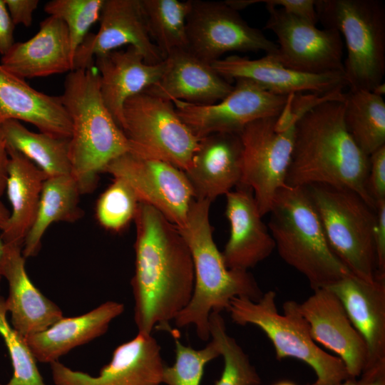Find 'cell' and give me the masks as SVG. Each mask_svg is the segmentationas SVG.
I'll return each instance as SVG.
<instances>
[{
  "label": "cell",
  "instance_id": "obj_23",
  "mask_svg": "<svg viewBox=\"0 0 385 385\" xmlns=\"http://www.w3.org/2000/svg\"><path fill=\"white\" fill-rule=\"evenodd\" d=\"M1 65L25 80L73 71V54L64 21L49 16L29 40L14 43L2 56Z\"/></svg>",
  "mask_w": 385,
  "mask_h": 385
},
{
  "label": "cell",
  "instance_id": "obj_33",
  "mask_svg": "<svg viewBox=\"0 0 385 385\" xmlns=\"http://www.w3.org/2000/svg\"><path fill=\"white\" fill-rule=\"evenodd\" d=\"M209 330L210 336L217 343L224 359L223 371L214 385H260V375L241 346L227 333L220 313H210Z\"/></svg>",
  "mask_w": 385,
  "mask_h": 385
},
{
  "label": "cell",
  "instance_id": "obj_30",
  "mask_svg": "<svg viewBox=\"0 0 385 385\" xmlns=\"http://www.w3.org/2000/svg\"><path fill=\"white\" fill-rule=\"evenodd\" d=\"M6 145L34 163L47 178L71 175L70 138L28 130L20 121L1 123Z\"/></svg>",
  "mask_w": 385,
  "mask_h": 385
},
{
  "label": "cell",
  "instance_id": "obj_41",
  "mask_svg": "<svg viewBox=\"0 0 385 385\" xmlns=\"http://www.w3.org/2000/svg\"><path fill=\"white\" fill-rule=\"evenodd\" d=\"M4 2L15 26L19 24L27 27L31 26L38 0H4Z\"/></svg>",
  "mask_w": 385,
  "mask_h": 385
},
{
  "label": "cell",
  "instance_id": "obj_34",
  "mask_svg": "<svg viewBox=\"0 0 385 385\" xmlns=\"http://www.w3.org/2000/svg\"><path fill=\"white\" fill-rule=\"evenodd\" d=\"M7 313L5 298L0 295V335L8 349L13 369L9 381L0 385H46L28 344L9 324Z\"/></svg>",
  "mask_w": 385,
  "mask_h": 385
},
{
  "label": "cell",
  "instance_id": "obj_18",
  "mask_svg": "<svg viewBox=\"0 0 385 385\" xmlns=\"http://www.w3.org/2000/svg\"><path fill=\"white\" fill-rule=\"evenodd\" d=\"M299 309L313 340L337 354L350 377L359 379L366 364V346L339 297L327 287L317 289Z\"/></svg>",
  "mask_w": 385,
  "mask_h": 385
},
{
  "label": "cell",
  "instance_id": "obj_20",
  "mask_svg": "<svg viewBox=\"0 0 385 385\" xmlns=\"http://www.w3.org/2000/svg\"><path fill=\"white\" fill-rule=\"evenodd\" d=\"M230 237L222 252L227 268L247 270L267 259L274 240L262 220L252 190L239 184L225 195Z\"/></svg>",
  "mask_w": 385,
  "mask_h": 385
},
{
  "label": "cell",
  "instance_id": "obj_35",
  "mask_svg": "<svg viewBox=\"0 0 385 385\" xmlns=\"http://www.w3.org/2000/svg\"><path fill=\"white\" fill-rule=\"evenodd\" d=\"M173 336L175 361L172 366H165L162 383L166 385H200L205 365L220 356L217 343L212 339L205 348L196 350L180 342L175 333Z\"/></svg>",
  "mask_w": 385,
  "mask_h": 385
},
{
  "label": "cell",
  "instance_id": "obj_43",
  "mask_svg": "<svg viewBox=\"0 0 385 385\" xmlns=\"http://www.w3.org/2000/svg\"><path fill=\"white\" fill-rule=\"evenodd\" d=\"M9 154L0 123V197L6 190L8 177Z\"/></svg>",
  "mask_w": 385,
  "mask_h": 385
},
{
  "label": "cell",
  "instance_id": "obj_14",
  "mask_svg": "<svg viewBox=\"0 0 385 385\" xmlns=\"http://www.w3.org/2000/svg\"><path fill=\"white\" fill-rule=\"evenodd\" d=\"M103 173L124 180L140 202L155 208L177 227L185 224L195 198L183 170L168 162L128 152L110 162Z\"/></svg>",
  "mask_w": 385,
  "mask_h": 385
},
{
  "label": "cell",
  "instance_id": "obj_44",
  "mask_svg": "<svg viewBox=\"0 0 385 385\" xmlns=\"http://www.w3.org/2000/svg\"><path fill=\"white\" fill-rule=\"evenodd\" d=\"M306 385H311L307 384ZM337 385H385V376L379 377L375 379H349Z\"/></svg>",
  "mask_w": 385,
  "mask_h": 385
},
{
  "label": "cell",
  "instance_id": "obj_25",
  "mask_svg": "<svg viewBox=\"0 0 385 385\" xmlns=\"http://www.w3.org/2000/svg\"><path fill=\"white\" fill-rule=\"evenodd\" d=\"M6 120L29 123L53 136H71V120L60 96L36 91L0 64V123Z\"/></svg>",
  "mask_w": 385,
  "mask_h": 385
},
{
  "label": "cell",
  "instance_id": "obj_13",
  "mask_svg": "<svg viewBox=\"0 0 385 385\" xmlns=\"http://www.w3.org/2000/svg\"><path fill=\"white\" fill-rule=\"evenodd\" d=\"M269 16L265 29L277 38V52L271 55L282 65L309 73H344V44L335 29H318L316 24L265 5Z\"/></svg>",
  "mask_w": 385,
  "mask_h": 385
},
{
  "label": "cell",
  "instance_id": "obj_1",
  "mask_svg": "<svg viewBox=\"0 0 385 385\" xmlns=\"http://www.w3.org/2000/svg\"><path fill=\"white\" fill-rule=\"evenodd\" d=\"M133 220L135 323L139 334H151L154 328L172 332L169 322L188 304L194 290L189 247L178 227L146 203L139 202Z\"/></svg>",
  "mask_w": 385,
  "mask_h": 385
},
{
  "label": "cell",
  "instance_id": "obj_32",
  "mask_svg": "<svg viewBox=\"0 0 385 385\" xmlns=\"http://www.w3.org/2000/svg\"><path fill=\"white\" fill-rule=\"evenodd\" d=\"M149 34L165 58L175 49H188L186 20L191 0H141Z\"/></svg>",
  "mask_w": 385,
  "mask_h": 385
},
{
  "label": "cell",
  "instance_id": "obj_39",
  "mask_svg": "<svg viewBox=\"0 0 385 385\" xmlns=\"http://www.w3.org/2000/svg\"><path fill=\"white\" fill-rule=\"evenodd\" d=\"M257 3L281 8L288 14L314 24L318 21L314 0H257Z\"/></svg>",
  "mask_w": 385,
  "mask_h": 385
},
{
  "label": "cell",
  "instance_id": "obj_16",
  "mask_svg": "<svg viewBox=\"0 0 385 385\" xmlns=\"http://www.w3.org/2000/svg\"><path fill=\"white\" fill-rule=\"evenodd\" d=\"M160 351L151 334L138 333L115 349L98 375L71 369L57 361L50 364L52 379L55 385H160L166 366Z\"/></svg>",
  "mask_w": 385,
  "mask_h": 385
},
{
  "label": "cell",
  "instance_id": "obj_4",
  "mask_svg": "<svg viewBox=\"0 0 385 385\" xmlns=\"http://www.w3.org/2000/svg\"><path fill=\"white\" fill-rule=\"evenodd\" d=\"M60 98L72 125L71 175L81 194L89 193L105 167L130 152V145L103 103L99 74L94 67L70 71Z\"/></svg>",
  "mask_w": 385,
  "mask_h": 385
},
{
  "label": "cell",
  "instance_id": "obj_46",
  "mask_svg": "<svg viewBox=\"0 0 385 385\" xmlns=\"http://www.w3.org/2000/svg\"><path fill=\"white\" fill-rule=\"evenodd\" d=\"M6 245L0 238V281L2 277V269L6 255Z\"/></svg>",
  "mask_w": 385,
  "mask_h": 385
},
{
  "label": "cell",
  "instance_id": "obj_36",
  "mask_svg": "<svg viewBox=\"0 0 385 385\" xmlns=\"http://www.w3.org/2000/svg\"><path fill=\"white\" fill-rule=\"evenodd\" d=\"M139 202L135 192L127 183L114 178L98 200L96 218L106 230L120 232L134 220Z\"/></svg>",
  "mask_w": 385,
  "mask_h": 385
},
{
  "label": "cell",
  "instance_id": "obj_45",
  "mask_svg": "<svg viewBox=\"0 0 385 385\" xmlns=\"http://www.w3.org/2000/svg\"><path fill=\"white\" fill-rule=\"evenodd\" d=\"M10 212L6 206L0 201V231H1L6 225L9 217Z\"/></svg>",
  "mask_w": 385,
  "mask_h": 385
},
{
  "label": "cell",
  "instance_id": "obj_31",
  "mask_svg": "<svg viewBox=\"0 0 385 385\" xmlns=\"http://www.w3.org/2000/svg\"><path fill=\"white\" fill-rule=\"evenodd\" d=\"M344 120L358 147L368 156L385 145V101L371 91L345 93Z\"/></svg>",
  "mask_w": 385,
  "mask_h": 385
},
{
  "label": "cell",
  "instance_id": "obj_6",
  "mask_svg": "<svg viewBox=\"0 0 385 385\" xmlns=\"http://www.w3.org/2000/svg\"><path fill=\"white\" fill-rule=\"evenodd\" d=\"M327 96L297 93L292 99V113L260 118L238 133L242 145L240 183L252 190L262 216L270 212L277 191L284 187L291 161L296 123Z\"/></svg>",
  "mask_w": 385,
  "mask_h": 385
},
{
  "label": "cell",
  "instance_id": "obj_5",
  "mask_svg": "<svg viewBox=\"0 0 385 385\" xmlns=\"http://www.w3.org/2000/svg\"><path fill=\"white\" fill-rule=\"evenodd\" d=\"M269 213L268 228L278 254L313 290L351 274L331 250L306 187L285 185L276 193Z\"/></svg>",
  "mask_w": 385,
  "mask_h": 385
},
{
  "label": "cell",
  "instance_id": "obj_27",
  "mask_svg": "<svg viewBox=\"0 0 385 385\" xmlns=\"http://www.w3.org/2000/svg\"><path fill=\"white\" fill-rule=\"evenodd\" d=\"M124 308L122 303L108 301L82 315L63 317L46 330L24 339L36 361L50 364L71 349L104 334Z\"/></svg>",
  "mask_w": 385,
  "mask_h": 385
},
{
  "label": "cell",
  "instance_id": "obj_2",
  "mask_svg": "<svg viewBox=\"0 0 385 385\" xmlns=\"http://www.w3.org/2000/svg\"><path fill=\"white\" fill-rule=\"evenodd\" d=\"M345 93L323 101L296 123L285 184L327 185L350 189L376 210L367 190L369 156L356 144L344 120Z\"/></svg>",
  "mask_w": 385,
  "mask_h": 385
},
{
  "label": "cell",
  "instance_id": "obj_8",
  "mask_svg": "<svg viewBox=\"0 0 385 385\" xmlns=\"http://www.w3.org/2000/svg\"><path fill=\"white\" fill-rule=\"evenodd\" d=\"M318 21L344 39L349 90L372 91L385 74V7L379 0H314Z\"/></svg>",
  "mask_w": 385,
  "mask_h": 385
},
{
  "label": "cell",
  "instance_id": "obj_7",
  "mask_svg": "<svg viewBox=\"0 0 385 385\" xmlns=\"http://www.w3.org/2000/svg\"><path fill=\"white\" fill-rule=\"evenodd\" d=\"M282 309L283 314H279L276 292L270 290L257 301L233 297L227 311L235 324L261 329L272 343L277 359L294 358L311 366L317 376L311 385H337L351 379L342 360L325 352L313 340L299 303L286 301Z\"/></svg>",
  "mask_w": 385,
  "mask_h": 385
},
{
  "label": "cell",
  "instance_id": "obj_24",
  "mask_svg": "<svg viewBox=\"0 0 385 385\" xmlns=\"http://www.w3.org/2000/svg\"><path fill=\"white\" fill-rule=\"evenodd\" d=\"M6 245L2 269L9 285L6 307L11 313V325L25 339L52 326L63 317V312L29 277L22 247Z\"/></svg>",
  "mask_w": 385,
  "mask_h": 385
},
{
  "label": "cell",
  "instance_id": "obj_22",
  "mask_svg": "<svg viewBox=\"0 0 385 385\" xmlns=\"http://www.w3.org/2000/svg\"><path fill=\"white\" fill-rule=\"evenodd\" d=\"M233 89L231 82L220 76L211 64L202 61L186 49L166 55L160 79L144 91L160 98L207 106L225 98Z\"/></svg>",
  "mask_w": 385,
  "mask_h": 385
},
{
  "label": "cell",
  "instance_id": "obj_28",
  "mask_svg": "<svg viewBox=\"0 0 385 385\" xmlns=\"http://www.w3.org/2000/svg\"><path fill=\"white\" fill-rule=\"evenodd\" d=\"M7 146V145H6ZM6 190L11 211L0 238L6 245L23 247L38 210L46 175L17 150L7 146Z\"/></svg>",
  "mask_w": 385,
  "mask_h": 385
},
{
  "label": "cell",
  "instance_id": "obj_15",
  "mask_svg": "<svg viewBox=\"0 0 385 385\" xmlns=\"http://www.w3.org/2000/svg\"><path fill=\"white\" fill-rule=\"evenodd\" d=\"M97 33H88L76 49L73 71L93 68L94 57L123 45L133 46L145 62L155 65L165 56L153 41L141 0H104Z\"/></svg>",
  "mask_w": 385,
  "mask_h": 385
},
{
  "label": "cell",
  "instance_id": "obj_19",
  "mask_svg": "<svg viewBox=\"0 0 385 385\" xmlns=\"http://www.w3.org/2000/svg\"><path fill=\"white\" fill-rule=\"evenodd\" d=\"M222 78L231 82L247 78L278 95L313 93L319 96L343 92L347 87L344 73H309L289 68L271 55L257 59L229 56L211 63Z\"/></svg>",
  "mask_w": 385,
  "mask_h": 385
},
{
  "label": "cell",
  "instance_id": "obj_47",
  "mask_svg": "<svg viewBox=\"0 0 385 385\" xmlns=\"http://www.w3.org/2000/svg\"><path fill=\"white\" fill-rule=\"evenodd\" d=\"M374 93H375L377 96H381L384 95L385 93V84L384 82L381 83L380 84L377 85L372 91Z\"/></svg>",
  "mask_w": 385,
  "mask_h": 385
},
{
  "label": "cell",
  "instance_id": "obj_11",
  "mask_svg": "<svg viewBox=\"0 0 385 385\" xmlns=\"http://www.w3.org/2000/svg\"><path fill=\"white\" fill-rule=\"evenodd\" d=\"M188 51L211 64L227 52H277L276 43L250 26L225 1L191 0L186 20Z\"/></svg>",
  "mask_w": 385,
  "mask_h": 385
},
{
  "label": "cell",
  "instance_id": "obj_9",
  "mask_svg": "<svg viewBox=\"0 0 385 385\" xmlns=\"http://www.w3.org/2000/svg\"><path fill=\"white\" fill-rule=\"evenodd\" d=\"M306 188L334 255L354 276L376 280V210L350 189L327 185Z\"/></svg>",
  "mask_w": 385,
  "mask_h": 385
},
{
  "label": "cell",
  "instance_id": "obj_12",
  "mask_svg": "<svg viewBox=\"0 0 385 385\" xmlns=\"http://www.w3.org/2000/svg\"><path fill=\"white\" fill-rule=\"evenodd\" d=\"M235 81L230 93L212 105L172 101L178 116L197 138L216 133H239L252 121L278 116L292 96L271 93L247 78Z\"/></svg>",
  "mask_w": 385,
  "mask_h": 385
},
{
  "label": "cell",
  "instance_id": "obj_17",
  "mask_svg": "<svg viewBox=\"0 0 385 385\" xmlns=\"http://www.w3.org/2000/svg\"><path fill=\"white\" fill-rule=\"evenodd\" d=\"M327 288L339 297L365 342L367 359L359 378L385 376V279L367 282L349 274Z\"/></svg>",
  "mask_w": 385,
  "mask_h": 385
},
{
  "label": "cell",
  "instance_id": "obj_3",
  "mask_svg": "<svg viewBox=\"0 0 385 385\" xmlns=\"http://www.w3.org/2000/svg\"><path fill=\"white\" fill-rule=\"evenodd\" d=\"M210 204L206 200L195 199L185 224L178 227L192 256L195 284L190 302L174 320L179 328L194 325L202 341L210 337L209 316L212 312L227 310L233 297H245L257 301L263 294L249 271L227 267L213 240Z\"/></svg>",
  "mask_w": 385,
  "mask_h": 385
},
{
  "label": "cell",
  "instance_id": "obj_21",
  "mask_svg": "<svg viewBox=\"0 0 385 385\" xmlns=\"http://www.w3.org/2000/svg\"><path fill=\"white\" fill-rule=\"evenodd\" d=\"M242 145L238 133H216L200 138L185 173L195 198L212 202L240 183Z\"/></svg>",
  "mask_w": 385,
  "mask_h": 385
},
{
  "label": "cell",
  "instance_id": "obj_26",
  "mask_svg": "<svg viewBox=\"0 0 385 385\" xmlns=\"http://www.w3.org/2000/svg\"><path fill=\"white\" fill-rule=\"evenodd\" d=\"M95 64L102 100L119 128L125 101L155 83L165 69V59L158 64H148L139 51L130 46L126 50H114L96 56Z\"/></svg>",
  "mask_w": 385,
  "mask_h": 385
},
{
  "label": "cell",
  "instance_id": "obj_10",
  "mask_svg": "<svg viewBox=\"0 0 385 385\" xmlns=\"http://www.w3.org/2000/svg\"><path fill=\"white\" fill-rule=\"evenodd\" d=\"M120 128L130 153L168 162L184 172L200 140L178 116L173 102L145 91L125 101Z\"/></svg>",
  "mask_w": 385,
  "mask_h": 385
},
{
  "label": "cell",
  "instance_id": "obj_42",
  "mask_svg": "<svg viewBox=\"0 0 385 385\" xmlns=\"http://www.w3.org/2000/svg\"><path fill=\"white\" fill-rule=\"evenodd\" d=\"M14 24L4 0H0V53L4 55L14 43Z\"/></svg>",
  "mask_w": 385,
  "mask_h": 385
},
{
  "label": "cell",
  "instance_id": "obj_40",
  "mask_svg": "<svg viewBox=\"0 0 385 385\" xmlns=\"http://www.w3.org/2000/svg\"><path fill=\"white\" fill-rule=\"evenodd\" d=\"M374 242L377 258L376 279H385V200L376 202Z\"/></svg>",
  "mask_w": 385,
  "mask_h": 385
},
{
  "label": "cell",
  "instance_id": "obj_38",
  "mask_svg": "<svg viewBox=\"0 0 385 385\" xmlns=\"http://www.w3.org/2000/svg\"><path fill=\"white\" fill-rule=\"evenodd\" d=\"M367 190L376 202L385 200V145L369 156Z\"/></svg>",
  "mask_w": 385,
  "mask_h": 385
},
{
  "label": "cell",
  "instance_id": "obj_29",
  "mask_svg": "<svg viewBox=\"0 0 385 385\" xmlns=\"http://www.w3.org/2000/svg\"><path fill=\"white\" fill-rule=\"evenodd\" d=\"M81 194L71 175L46 179L34 222L23 244L22 255L25 259L38 254L42 237L52 223L73 222L83 215L79 207Z\"/></svg>",
  "mask_w": 385,
  "mask_h": 385
},
{
  "label": "cell",
  "instance_id": "obj_37",
  "mask_svg": "<svg viewBox=\"0 0 385 385\" xmlns=\"http://www.w3.org/2000/svg\"><path fill=\"white\" fill-rule=\"evenodd\" d=\"M104 0H52L44 11L62 19L67 26L73 58L91 26L99 20Z\"/></svg>",
  "mask_w": 385,
  "mask_h": 385
},
{
  "label": "cell",
  "instance_id": "obj_48",
  "mask_svg": "<svg viewBox=\"0 0 385 385\" xmlns=\"http://www.w3.org/2000/svg\"><path fill=\"white\" fill-rule=\"evenodd\" d=\"M273 385H297V384L290 381L284 380V381H279L274 384Z\"/></svg>",
  "mask_w": 385,
  "mask_h": 385
}]
</instances>
